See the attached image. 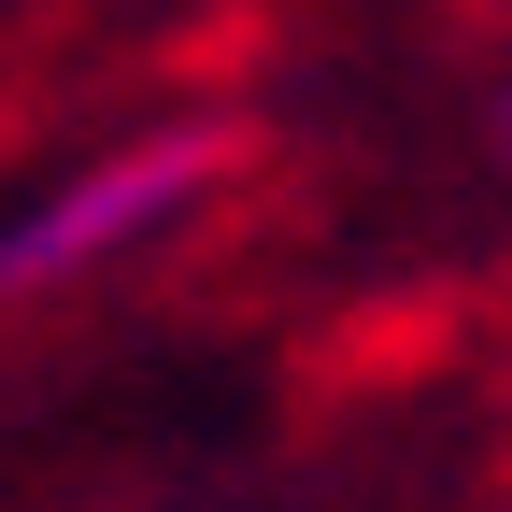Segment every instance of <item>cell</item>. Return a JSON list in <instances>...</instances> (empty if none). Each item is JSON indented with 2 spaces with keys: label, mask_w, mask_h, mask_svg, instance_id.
I'll return each mask as SVG.
<instances>
[{
  "label": "cell",
  "mask_w": 512,
  "mask_h": 512,
  "mask_svg": "<svg viewBox=\"0 0 512 512\" xmlns=\"http://www.w3.org/2000/svg\"><path fill=\"white\" fill-rule=\"evenodd\" d=\"M498 157H512V86H498Z\"/></svg>",
  "instance_id": "2"
},
{
  "label": "cell",
  "mask_w": 512,
  "mask_h": 512,
  "mask_svg": "<svg viewBox=\"0 0 512 512\" xmlns=\"http://www.w3.org/2000/svg\"><path fill=\"white\" fill-rule=\"evenodd\" d=\"M214 185H228V143H214V128H128V143L72 157L57 185H29V200L0 214V299H57V285H86V271L157 256Z\"/></svg>",
  "instance_id": "1"
}]
</instances>
